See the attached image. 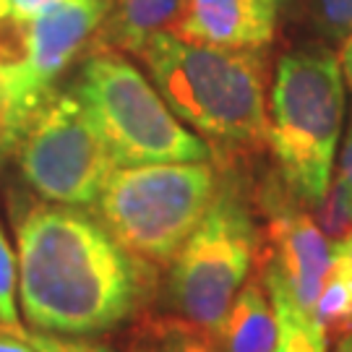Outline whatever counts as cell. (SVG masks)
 Returning <instances> with one entry per match:
<instances>
[{"label": "cell", "instance_id": "2", "mask_svg": "<svg viewBox=\"0 0 352 352\" xmlns=\"http://www.w3.org/2000/svg\"><path fill=\"white\" fill-rule=\"evenodd\" d=\"M167 107L225 151L258 149L269 141L266 55L193 45L157 34L139 52Z\"/></svg>", "mask_w": 352, "mask_h": 352}, {"label": "cell", "instance_id": "15", "mask_svg": "<svg viewBox=\"0 0 352 352\" xmlns=\"http://www.w3.org/2000/svg\"><path fill=\"white\" fill-rule=\"evenodd\" d=\"M21 55V21L11 16L0 19V162L16 151L24 139L11 102V78H8V58Z\"/></svg>", "mask_w": 352, "mask_h": 352}, {"label": "cell", "instance_id": "9", "mask_svg": "<svg viewBox=\"0 0 352 352\" xmlns=\"http://www.w3.org/2000/svg\"><path fill=\"white\" fill-rule=\"evenodd\" d=\"M292 196L295 193L287 186L282 190L272 188L266 196L269 225L261 277L282 282L295 305L305 314H314L321 282L331 266L334 245L318 230L311 214L289 204Z\"/></svg>", "mask_w": 352, "mask_h": 352}, {"label": "cell", "instance_id": "10", "mask_svg": "<svg viewBox=\"0 0 352 352\" xmlns=\"http://www.w3.org/2000/svg\"><path fill=\"white\" fill-rule=\"evenodd\" d=\"M277 0H186L175 34L193 45L258 50L272 42Z\"/></svg>", "mask_w": 352, "mask_h": 352}, {"label": "cell", "instance_id": "14", "mask_svg": "<svg viewBox=\"0 0 352 352\" xmlns=\"http://www.w3.org/2000/svg\"><path fill=\"white\" fill-rule=\"evenodd\" d=\"M314 318L327 334L352 331V261L340 248H334L331 266L321 282Z\"/></svg>", "mask_w": 352, "mask_h": 352}, {"label": "cell", "instance_id": "21", "mask_svg": "<svg viewBox=\"0 0 352 352\" xmlns=\"http://www.w3.org/2000/svg\"><path fill=\"white\" fill-rule=\"evenodd\" d=\"M24 334H13L6 327H0V352H37L26 342Z\"/></svg>", "mask_w": 352, "mask_h": 352}, {"label": "cell", "instance_id": "6", "mask_svg": "<svg viewBox=\"0 0 352 352\" xmlns=\"http://www.w3.org/2000/svg\"><path fill=\"white\" fill-rule=\"evenodd\" d=\"M258 235L235 188H217L209 212L175 253L170 298L183 318L206 334H219L245 285Z\"/></svg>", "mask_w": 352, "mask_h": 352}, {"label": "cell", "instance_id": "19", "mask_svg": "<svg viewBox=\"0 0 352 352\" xmlns=\"http://www.w3.org/2000/svg\"><path fill=\"white\" fill-rule=\"evenodd\" d=\"M316 16L331 37L352 34V0H314Z\"/></svg>", "mask_w": 352, "mask_h": 352}, {"label": "cell", "instance_id": "22", "mask_svg": "<svg viewBox=\"0 0 352 352\" xmlns=\"http://www.w3.org/2000/svg\"><path fill=\"white\" fill-rule=\"evenodd\" d=\"M162 352H212L204 342L199 340H190V337H180V340L170 342V344H164Z\"/></svg>", "mask_w": 352, "mask_h": 352}, {"label": "cell", "instance_id": "12", "mask_svg": "<svg viewBox=\"0 0 352 352\" xmlns=\"http://www.w3.org/2000/svg\"><path fill=\"white\" fill-rule=\"evenodd\" d=\"M279 337L277 311L261 279L243 285L217 334L222 352H274Z\"/></svg>", "mask_w": 352, "mask_h": 352}, {"label": "cell", "instance_id": "20", "mask_svg": "<svg viewBox=\"0 0 352 352\" xmlns=\"http://www.w3.org/2000/svg\"><path fill=\"white\" fill-rule=\"evenodd\" d=\"M3 3H6V11H8L11 19L29 21V19H34L37 13H42L47 6L58 3V0H3Z\"/></svg>", "mask_w": 352, "mask_h": 352}, {"label": "cell", "instance_id": "18", "mask_svg": "<svg viewBox=\"0 0 352 352\" xmlns=\"http://www.w3.org/2000/svg\"><path fill=\"white\" fill-rule=\"evenodd\" d=\"M26 342L37 352H113L104 344L81 340V337H63V334H45V331H26Z\"/></svg>", "mask_w": 352, "mask_h": 352}, {"label": "cell", "instance_id": "7", "mask_svg": "<svg viewBox=\"0 0 352 352\" xmlns=\"http://www.w3.org/2000/svg\"><path fill=\"white\" fill-rule=\"evenodd\" d=\"M24 180L45 201L94 206L118 167L97 120L76 91L55 94L16 146Z\"/></svg>", "mask_w": 352, "mask_h": 352}, {"label": "cell", "instance_id": "5", "mask_svg": "<svg viewBox=\"0 0 352 352\" xmlns=\"http://www.w3.org/2000/svg\"><path fill=\"white\" fill-rule=\"evenodd\" d=\"M74 91L97 120L118 167L206 162L212 154L120 52L91 50Z\"/></svg>", "mask_w": 352, "mask_h": 352}, {"label": "cell", "instance_id": "26", "mask_svg": "<svg viewBox=\"0 0 352 352\" xmlns=\"http://www.w3.org/2000/svg\"><path fill=\"white\" fill-rule=\"evenodd\" d=\"M334 248H340V251L344 253V256H347V258L352 261V235H350L347 240H344V243H340V245H334Z\"/></svg>", "mask_w": 352, "mask_h": 352}, {"label": "cell", "instance_id": "27", "mask_svg": "<svg viewBox=\"0 0 352 352\" xmlns=\"http://www.w3.org/2000/svg\"><path fill=\"white\" fill-rule=\"evenodd\" d=\"M6 16H8V11H6V3L0 0V19H6Z\"/></svg>", "mask_w": 352, "mask_h": 352}, {"label": "cell", "instance_id": "13", "mask_svg": "<svg viewBox=\"0 0 352 352\" xmlns=\"http://www.w3.org/2000/svg\"><path fill=\"white\" fill-rule=\"evenodd\" d=\"M269 298L274 302L279 337L274 352H327V331L318 327L314 314L300 311L287 287L272 277H261Z\"/></svg>", "mask_w": 352, "mask_h": 352}, {"label": "cell", "instance_id": "1", "mask_svg": "<svg viewBox=\"0 0 352 352\" xmlns=\"http://www.w3.org/2000/svg\"><path fill=\"white\" fill-rule=\"evenodd\" d=\"M16 251L21 311L37 331H107L126 321L141 298L139 258L78 206H26L16 217Z\"/></svg>", "mask_w": 352, "mask_h": 352}, {"label": "cell", "instance_id": "16", "mask_svg": "<svg viewBox=\"0 0 352 352\" xmlns=\"http://www.w3.org/2000/svg\"><path fill=\"white\" fill-rule=\"evenodd\" d=\"M314 222L331 245H340L352 235V186L344 177L329 183L327 193L314 201Z\"/></svg>", "mask_w": 352, "mask_h": 352}, {"label": "cell", "instance_id": "28", "mask_svg": "<svg viewBox=\"0 0 352 352\" xmlns=\"http://www.w3.org/2000/svg\"><path fill=\"white\" fill-rule=\"evenodd\" d=\"M277 3H279V0H277Z\"/></svg>", "mask_w": 352, "mask_h": 352}, {"label": "cell", "instance_id": "3", "mask_svg": "<svg viewBox=\"0 0 352 352\" xmlns=\"http://www.w3.org/2000/svg\"><path fill=\"white\" fill-rule=\"evenodd\" d=\"M344 120L340 58L327 47H302L279 60L272 89L269 144L282 180L314 204L331 183V164Z\"/></svg>", "mask_w": 352, "mask_h": 352}, {"label": "cell", "instance_id": "8", "mask_svg": "<svg viewBox=\"0 0 352 352\" xmlns=\"http://www.w3.org/2000/svg\"><path fill=\"white\" fill-rule=\"evenodd\" d=\"M113 0H58L21 29V58H8L11 102L21 133L29 131L58 78L97 37Z\"/></svg>", "mask_w": 352, "mask_h": 352}, {"label": "cell", "instance_id": "4", "mask_svg": "<svg viewBox=\"0 0 352 352\" xmlns=\"http://www.w3.org/2000/svg\"><path fill=\"white\" fill-rule=\"evenodd\" d=\"M209 162L115 167L97 201L100 222L133 258L167 264L217 196Z\"/></svg>", "mask_w": 352, "mask_h": 352}, {"label": "cell", "instance_id": "25", "mask_svg": "<svg viewBox=\"0 0 352 352\" xmlns=\"http://www.w3.org/2000/svg\"><path fill=\"white\" fill-rule=\"evenodd\" d=\"M337 352H352V331L342 334L340 344H337Z\"/></svg>", "mask_w": 352, "mask_h": 352}, {"label": "cell", "instance_id": "11", "mask_svg": "<svg viewBox=\"0 0 352 352\" xmlns=\"http://www.w3.org/2000/svg\"><path fill=\"white\" fill-rule=\"evenodd\" d=\"M186 0H113L97 32L94 50L139 55L157 34H175Z\"/></svg>", "mask_w": 352, "mask_h": 352}, {"label": "cell", "instance_id": "23", "mask_svg": "<svg viewBox=\"0 0 352 352\" xmlns=\"http://www.w3.org/2000/svg\"><path fill=\"white\" fill-rule=\"evenodd\" d=\"M340 177H344L352 186V126H350V136H347V144H344V151H342V164H340Z\"/></svg>", "mask_w": 352, "mask_h": 352}, {"label": "cell", "instance_id": "24", "mask_svg": "<svg viewBox=\"0 0 352 352\" xmlns=\"http://www.w3.org/2000/svg\"><path fill=\"white\" fill-rule=\"evenodd\" d=\"M340 65H342V71H344V76H347V81H350V87H352V34L344 39V45H342Z\"/></svg>", "mask_w": 352, "mask_h": 352}, {"label": "cell", "instance_id": "17", "mask_svg": "<svg viewBox=\"0 0 352 352\" xmlns=\"http://www.w3.org/2000/svg\"><path fill=\"white\" fill-rule=\"evenodd\" d=\"M16 274H19V264L13 248L0 230V327H6L13 334H24L26 329L19 316V305H16Z\"/></svg>", "mask_w": 352, "mask_h": 352}]
</instances>
